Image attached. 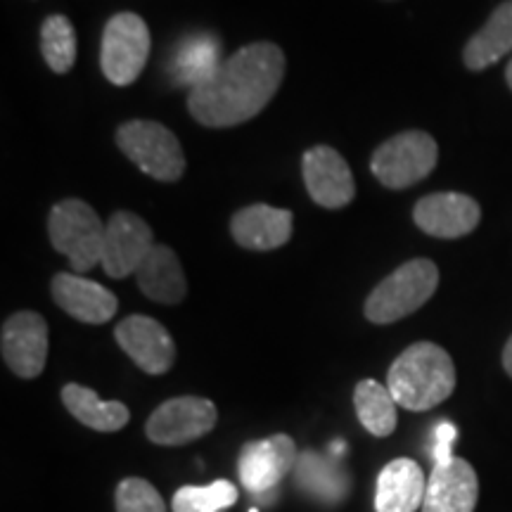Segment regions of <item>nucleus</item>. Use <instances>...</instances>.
<instances>
[{"mask_svg": "<svg viewBox=\"0 0 512 512\" xmlns=\"http://www.w3.org/2000/svg\"><path fill=\"white\" fill-rule=\"evenodd\" d=\"M427 479L422 467L411 458H396L382 467L377 477V512H418L425 503Z\"/></svg>", "mask_w": 512, "mask_h": 512, "instance_id": "obj_18", "label": "nucleus"}, {"mask_svg": "<svg viewBox=\"0 0 512 512\" xmlns=\"http://www.w3.org/2000/svg\"><path fill=\"white\" fill-rule=\"evenodd\" d=\"M354 406L361 425L373 437H389L396 430V406L392 392L377 380H361L354 389Z\"/></svg>", "mask_w": 512, "mask_h": 512, "instance_id": "obj_24", "label": "nucleus"}, {"mask_svg": "<svg viewBox=\"0 0 512 512\" xmlns=\"http://www.w3.org/2000/svg\"><path fill=\"white\" fill-rule=\"evenodd\" d=\"M505 79H508V86L512 88V60L508 64V69H505Z\"/></svg>", "mask_w": 512, "mask_h": 512, "instance_id": "obj_30", "label": "nucleus"}, {"mask_svg": "<svg viewBox=\"0 0 512 512\" xmlns=\"http://www.w3.org/2000/svg\"><path fill=\"white\" fill-rule=\"evenodd\" d=\"M62 403L81 425L95 432H119L131 420V411L121 401H102L93 389L83 384H64Z\"/></svg>", "mask_w": 512, "mask_h": 512, "instance_id": "obj_23", "label": "nucleus"}, {"mask_svg": "<svg viewBox=\"0 0 512 512\" xmlns=\"http://www.w3.org/2000/svg\"><path fill=\"white\" fill-rule=\"evenodd\" d=\"M43 60L55 74H67L76 62V31L64 15H50L41 27Z\"/></svg>", "mask_w": 512, "mask_h": 512, "instance_id": "obj_25", "label": "nucleus"}, {"mask_svg": "<svg viewBox=\"0 0 512 512\" xmlns=\"http://www.w3.org/2000/svg\"><path fill=\"white\" fill-rule=\"evenodd\" d=\"M439 287V268L430 259H413L396 268L370 292L366 299V318L370 323L389 325L411 316L430 302Z\"/></svg>", "mask_w": 512, "mask_h": 512, "instance_id": "obj_3", "label": "nucleus"}, {"mask_svg": "<svg viewBox=\"0 0 512 512\" xmlns=\"http://www.w3.org/2000/svg\"><path fill=\"white\" fill-rule=\"evenodd\" d=\"M294 479L306 496L316 498L323 505H337L347 498L351 479L335 456H325L318 451L299 453L294 465Z\"/></svg>", "mask_w": 512, "mask_h": 512, "instance_id": "obj_19", "label": "nucleus"}, {"mask_svg": "<svg viewBox=\"0 0 512 512\" xmlns=\"http://www.w3.org/2000/svg\"><path fill=\"white\" fill-rule=\"evenodd\" d=\"M477 501L479 479L475 467L463 458H453L446 465H434L420 512H475Z\"/></svg>", "mask_w": 512, "mask_h": 512, "instance_id": "obj_15", "label": "nucleus"}, {"mask_svg": "<svg viewBox=\"0 0 512 512\" xmlns=\"http://www.w3.org/2000/svg\"><path fill=\"white\" fill-rule=\"evenodd\" d=\"M219 411L202 396H178L164 401L147 418L145 434L157 446H183L197 441L216 427Z\"/></svg>", "mask_w": 512, "mask_h": 512, "instance_id": "obj_8", "label": "nucleus"}, {"mask_svg": "<svg viewBox=\"0 0 512 512\" xmlns=\"http://www.w3.org/2000/svg\"><path fill=\"white\" fill-rule=\"evenodd\" d=\"M503 368H505V373L512 377V337L508 339V344H505V349H503Z\"/></svg>", "mask_w": 512, "mask_h": 512, "instance_id": "obj_29", "label": "nucleus"}, {"mask_svg": "<svg viewBox=\"0 0 512 512\" xmlns=\"http://www.w3.org/2000/svg\"><path fill=\"white\" fill-rule=\"evenodd\" d=\"M285 76V55L275 43H252L230 55L207 81L192 88L188 110L209 128H228L254 119Z\"/></svg>", "mask_w": 512, "mask_h": 512, "instance_id": "obj_1", "label": "nucleus"}, {"mask_svg": "<svg viewBox=\"0 0 512 512\" xmlns=\"http://www.w3.org/2000/svg\"><path fill=\"white\" fill-rule=\"evenodd\" d=\"M512 50V0L498 5L489 22L467 41L463 50L465 67L472 72H482L498 60H503Z\"/></svg>", "mask_w": 512, "mask_h": 512, "instance_id": "obj_22", "label": "nucleus"}, {"mask_svg": "<svg viewBox=\"0 0 512 512\" xmlns=\"http://www.w3.org/2000/svg\"><path fill=\"white\" fill-rule=\"evenodd\" d=\"M136 283L147 299L159 304H178L188 294L183 266L176 252L166 245H155L136 271Z\"/></svg>", "mask_w": 512, "mask_h": 512, "instance_id": "obj_20", "label": "nucleus"}, {"mask_svg": "<svg viewBox=\"0 0 512 512\" xmlns=\"http://www.w3.org/2000/svg\"><path fill=\"white\" fill-rule=\"evenodd\" d=\"M302 174L311 200L325 209H342L354 200L356 185L349 164L330 145L304 152Z\"/></svg>", "mask_w": 512, "mask_h": 512, "instance_id": "obj_13", "label": "nucleus"}, {"mask_svg": "<svg viewBox=\"0 0 512 512\" xmlns=\"http://www.w3.org/2000/svg\"><path fill=\"white\" fill-rule=\"evenodd\" d=\"M238 503V486L216 479L209 486H181L174 494V512H223Z\"/></svg>", "mask_w": 512, "mask_h": 512, "instance_id": "obj_26", "label": "nucleus"}, {"mask_svg": "<svg viewBox=\"0 0 512 512\" xmlns=\"http://www.w3.org/2000/svg\"><path fill=\"white\" fill-rule=\"evenodd\" d=\"M482 219V209L460 192H434L422 197L413 209V221L422 233L441 240H456L472 233Z\"/></svg>", "mask_w": 512, "mask_h": 512, "instance_id": "obj_14", "label": "nucleus"}, {"mask_svg": "<svg viewBox=\"0 0 512 512\" xmlns=\"http://www.w3.org/2000/svg\"><path fill=\"white\" fill-rule=\"evenodd\" d=\"M292 211L268 207V204H252L235 211L230 221V233L240 247L254 252H268L287 245L292 238Z\"/></svg>", "mask_w": 512, "mask_h": 512, "instance_id": "obj_17", "label": "nucleus"}, {"mask_svg": "<svg viewBox=\"0 0 512 512\" xmlns=\"http://www.w3.org/2000/svg\"><path fill=\"white\" fill-rule=\"evenodd\" d=\"M439 147L425 131H403L375 150L370 171L384 188L403 190L420 183L434 171Z\"/></svg>", "mask_w": 512, "mask_h": 512, "instance_id": "obj_6", "label": "nucleus"}, {"mask_svg": "<svg viewBox=\"0 0 512 512\" xmlns=\"http://www.w3.org/2000/svg\"><path fill=\"white\" fill-rule=\"evenodd\" d=\"M221 41L214 34H190L174 48L169 60V76L176 86H188L190 91L209 79L219 64Z\"/></svg>", "mask_w": 512, "mask_h": 512, "instance_id": "obj_21", "label": "nucleus"}, {"mask_svg": "<svg viewBox=\"0 0 512 512\" xmlns=\"http://www.w3.org/2000/svg\"><path fill=\"white\" fill-rule=\"evenodd\" d=\"M150 55V29L136 12H119L102 31L100 67L114 86H131Z\"/></svg>", "mask_w": 512, "mask_h": 512, "instance_id": "obj_7", "label": "nucleus"}, {"mask_svg": "<svg viewBox=\"0 0 512 512\" xmlns=\"http://www.w3.org/2000/svg\"><path fill=\"white\" fill-rule=\"evenodd\" d=\"M53 299L60 309L81 323L102 325L117 316V297L93 280L74 273H57L53 278Z\"/></svg>", "mask_w": 512, "mask_h": 512, "instance_id": "obj_16", "label": "nucleus"}, {"mask_svg": "<svg viewBox=\"0 0 512 512\" xmlns=\"http://www.w3.org/2000/svg\"><path fill=\"white\" fill-rule=\"evenodd\" d=\"M249 512H259V510H256V508H252V510H249Z\"/></svg>", "mask_w": 512, "mask_h": 512, "instance_id": "obj_31", "label": "nucleus"}, {"mask_svg": "<svg viewBox=\"0 0 512 512\" xmlns=\"http://www.w3.org/2000/svg\"><path fill=\"white\" fill-rule=\"evenodd\" d=\"M456 439H458V427L453 425V422L441 420L434 425L432 448H430L434 465H446L456 458L453 456V444H456Z\"/></svg>", "mask_w": 512, "mask_h": 512, "instance_id": "obj_28", "label": "nucleus"}, {"mask_svg": "<svg viewBox=\"0 0 512 512\" xmlns=\"http://www.w3.org/2000/svg\"><path fill=\"white\" fill-rule=\"evenodd\" d=\"M155 245L150 226L140 216L131 211H117L105 223V249H102L105 273L114 280L136 275L138 266Z\"/></svg>", "mask_w": 512, "mask_h": 512, "instance_id": "obj_11", "label": "nucleus"}, {"mask_svg": "<svg viewBox=\"0 0 512 512\" xmlns=\"http://www.w3.org/2000/svg\"><path fill=\"white\" fill-rule=\"evenodd\" d=\"M117 512H166V505L147 479L128 477L117 486Z\"/></svg>", "mask_w": 512, "mask_h": 512, "instance_id": "obj_27", "label": "nucleus"}, {"mask_svg": "<svg viewBox=\"0 0 512 512\" xmlns=\"http://www.w3.org/2000/svg\"><path fill=\"white\" fill-rule=\"evenodd\" d=\"M48 235L53 247L67 256L76 273H86L95 264H102L105 223L91 204L83 200L57 202L48 216Z\"/></svg>", "mask_w": 512, "mask_h": 512, "instance_id": "obj_4", "label": "nucleus"}, {"mask_svg": "<svg viewBox=\"0 0 512 512\" xmlns=\"http://www.w3.org/2000/svg\"><path fill=\"white\" fill-rule=\"evenodd\" d=\"M124 155L155 181L174 183L185 174V155L178 138L157 121H126L117 131Z\"/></svg>", "mask_w": 512, "mask_h": 512, "instance_id": "obj_5", "label": "nucleus"}, {"mask_svg": "<svg viewBox=\"0 0 512 512\" xmlns=\"http://www.w3.org/2000/svg\"><path fill=\"white\" fill-rule=\"evenodd\" d=\"M297 444L287 434L249 441L238 458L240 482L249 494L264 496L273 491L297 465Z\"/></svg>", "mask_w": 512, "mask_h": 512, "instance_id": "obj_9", "label": "nucleus"}, {"mask_svg": "<svg viewBox=\"0 0 512 512\" xmlns=\"http://www.w3.org/2000/svg\"><path fill=\"white\" fill-rule=\"evenodd\" d=\"M124 354L147 375H164L176 363V344L169 330L150 316H128L114 330Z\"/></svg>", "mask_w": 512, "mask_h": 512, "instance_id": "obj_12", "label": "nucleus"}, {"mask_svg": "<svg viewBox=\"0 0 512 512\" xmlns=\"http://www.w3.org/2000/svg\"><path fill=\"white\" fill-rule=\"evenodd\" d=\"M3 361L22 380H34L48 361V323L41 313L19 311L3 323Z\"/></svg>", "mask_w": 512, "mask_h": 512, "instance_id": "obj_10", "label": "nucleus"}, {"mask_svg": "<svg viewBox=\"0 0 512 512\" xmlns=\"http://www.w3.org/2000/svg\"><path fill=\"white\" fill-rule=\"evenodd\" d=\"M387 389L406 411H430L456 389V366L439 344L415 342L389 368Z\"/></svg>", "mask_w": 512, "mask_h": 512, "instance_id": "obj_2", "label": "nucleus"}]
</instances>
